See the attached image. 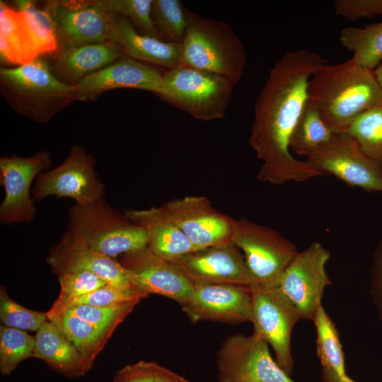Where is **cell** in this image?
<instances>
[{"mask_svg": "<svg viewBox=\"0 0 382 382\" xmlns=\"http://www.w3.org/2000/svg\"><path fill=\"white\" fill-rule=\"evenodd\" d=\"M325 64L318 53L301 49L284 53L270 71L256 99L248 139L262 161L258 180L281 185L324 176L295 158L289 142L308 100L310 79Z\"/></svg>", "mask_w": 382, "mask_h": 382, "instance_id": "cell-1", "label": "cell"}, {"mask_svg": "<svg viewBox=\"0 0 382 382\" xmlns=\"http://www.w3.org/2000/svg\"><path fill=\"white\" fill-rule=\"evenodd\" d=\"M308 100L327 125L341 134L360 114L382 105V88L372 70L351 58L320 66L310 79Z\"/></svg>", "mask_w": 382, "mask_h": 382, "instance_id": "cell-2", "label": "cell"}, {"mask_svg": "<svg viewBox=\"0 0 382 382\" xmlns=\"http://www.w3.org/2000/svg\"><path fill=\"white\" fill-rule=\"evenodd\" d=\"M1 93L19 114L46 123L76 100L74 86L59 80L42 56L14 67L1 66Z\"/></svg>", "mask_w": 382, "mask_h": 382, "instance_id": "cell-3", "label": "cell"}, {"mask_svg": "<svg viewBox=\"0 0 382 382\" xmlns=\"http://www.w3.org/2000/svg\"><path fill=\"white\" fill-rule=\"evenodd\" d=\"M187 25L180 66L219 76L235 86L246 63L244 45L227 23L206 18L185 8Z\"/></svg>", "mask_w": 382, "mask_h": 382, "instance_id": "cell-4", "label": "cell"}, {"mask_svg": "<svg viewBox=\"0 0 382 382\" xmlns=\"http://www.w3.org/2000/svg\"><path fill=\"white\" fill-rule=\"evenodd\" d=\"M68 229L96 251L112 258L147 246L146 229L111 207L105 198L71 207Z\"/></svg>", "mask_w": 382, "mask_h": 382, "instance_id": "cell-5", "label": "cell"}, {"mask_svg": "<svg viewBox=\"0 0 382 382\" xmlns=\"http://www.w3.org/2000/svg\"><path fill=\"white\" fill-rule=\"evenodd\" d=\"M233 87L214 74L180 66L163 72L159 97L195 119L209 121L225 116Z\"/></svg>", "mask_w": 382, "mask_h": 382, "instance_id": "cell-6", "label": "cell"}, {"mask_svg": "<svg viewBox=\"0 0 382 382\" xmlns=\"http://www.w3.org/2000/svg\"><path fill=\"white\" fill-rule=\"evenodd\" d=\"M231 242L243 251L253 285L265 288L279 286L297 253L294 243L276 230L243 216L235 219Z\"/></svg>", "mask_w": 382, "mask_h": 382, "instance_id": "cell-7", "label": "cell"}, {"mask_svg": "<svg viewBox=\"0 0 382 382\" xmlns=\"http://www.w3.org/2000/svg\"><path fill=\"white\" fill-rule=\"evenodd\" d=\"M250 287L253 333L271 345L279 366L290 376L294 369L291 336L301 316L291 299L277 287Z\"/></svg>", "mask_w": 382, "mask_h": 382, "instance_id": "cell-8", "label": "cell"}, {"mask_svg": "<svg viewBox=\"0 0 382 382\" xmlns=\"http://www.w3.org/2000/svg\"><path fill=\"white\" fill-rule=\"evenodd\" d=\"M96 159L79 145L71 146L66 159L58 166L36 178L32 195L38 202L47 197H69L86 205L104 198L105 185L95 170Z\"/></svg>", "mask_w": 382, "mask_h": 382, "instance_id": "cell-9", "label": "cell"}, {"mask_svg": "<svg viewBox=\"0 0 382 382\" xmlns=\"http://www.w3.org/2000/svg\"><path fill=\"white\" fill-rule=\"evenodd\" d=\"M216 365L219 382H294L272 359L268 344L253 332L226 338Z\"/></svg>", "mask_w": 382, "mask_h": 382, "instance_id": "cell-10", "label": "cell"}, {"mask_svg": "<svg viewBox=\"0 0 382 382\" xmlns=\"http://www.w3.org/2000/svg\"><path fill=\"white\" fill-rule=\"evenodd\" d=\"M305 161L323 175H332L350 187L382 193V168L347 134H335Z\"/></svg>", "mask_w": 382, "mask_h": 382, "instance_id": "cell-11", "label": "cell"}, {"mask_svg": "<svg viewBox=\"0 0 382 382\" xmlns=\"http://www.w3.org/2000/svg\"><path fill=\"white\" fill-rule=\"evenodd\" d=\"M44 8L52 19L58 50L110 41L115 15L95 0L48 1Z\"/></svg>", "mask_w": 382, "mask_h": 382, "instance_id": "cell-12", "label": "cell"}, {"mask_svg": "<svg viewBox=\"0 0 382 382\" xmlns=\"http://www.w3.org/2000/svg\"><path fill=\"white\" fill-rule=\"evenodd\" d=\"M330 257L328 249L313 242L296 253L281 277L279 287L296 306L302 319L312 320L322 304L324 289L331 283L325 271Z\"/></svg>", "mask_w": 382, "mask_h": 382, "instance_id": "cell-13", "label": "cell"}, {"mask_svg": "<svg viewBox=\"0 0 382 382\" xmlns=\"http://www.w3.org/2000/svg\"><path fill=\"white\" fill-rule=\"evenodd\" d=\"M52 163L48 151H41L29 157L3 156L0 158V180L5 197L0 206L3 225L31 221L36 212L30 195L34 179Z\"/></svg>", "mask_w": 382, "mask_h": 382, "instance_id": "cell-14", "label": "cell"}, {"mask_svg": "<svg viewBox=\"0 0 382 382\" xmlns=\"http://www.w3.org/2000/svg\"><path fill=\"white\" fill-rule=\"evenodd\" d=\"M160 208L198 250L231 243L235 219L214 208L204 196L174 199Z\"/></svg>", "mask_w": 382, "mask_h": 382, "instance_id": "cell-15", "label": "cell"}, {"mask_svg": "<svg viewBox=\"0 0 382 382\" xmlns=\"http://www.w3.org/2000/svg\"><path fill=\"white\" fill-rule=\"evenodd\" d=\"M190 296L180 303L192 323L209 320L232 324L252 321L250 286L232 284H193Z\"/></svg>", "mask_w": 382, "mask_h": 382, "instance_id": "cell-16", "label": "cell"}, {"mask_svg": "<svg viewBox=\"0 0 382 382\" xmlns=\"http://www.w3.org/2000/svg\"><path fill=\"white\" fill-rule=\"evenodd\" d=\"M119 261L130 283L149 296L158 294L179 304L191 295L193 283L176 267L154 255L147 246L122 255Z\"/></svg>", "mask_w": 382, "mask_h": 382, "instance_id": "cell-17", "label": "cell"}, {"mask_svg": "<svg viewBox=\"0 0 382 382\" xmlns=\"http://www.w3.org/2000/svg\"><path fill=\"white\" fill-rule=\"evenodd\" d=\"M170 263L193 284H253L243 255L231 242L196 250Z\"/></svg>", "mask_w": 382, "mask_h": 382, "instance_id": "cell-18", "label": "cell"}, {"mask_svg": "<svg viewBox=\"0 0 382 382\" xmlns=\"http://www.w3.org/2000/svg\"><path fill=\"white\" fill-rule=\"evenodd\" d=\"M123 88L147 91L160 96L163 91V73L123 56L74 85L76 100L82 102L94 100L105 91Z\"/></svg>", "mask_w": 382, "mask_h": 382, "instance_id": "cell-19", "label": "cell"}, {"mask_svg": "<svg viewBox=\"0 0 382 382\" xmlns=\"http://www.w3.org/2000/svg\"><path fill=\"white\" fill-rule=\"evenodd\" d=\"M47 262L57 276L74 270H87L113 286L136 289L117 260L96 251L69 229L50 250Z\"/></svg>", "mask_w": 382, "mask_h": 382, "instance_id": "cell-20", "label": "cell"}, {"mask_svg": "<svg viewBox=\"0 0 382 382\" xmlns=\"http://www.w3.org/2000/svg\"><path fill=\"white\" fill-rule=\"evenodd\" d=\"M110 42L126 57L160 66L174 69L180 66L182 44L166 42L138 32L125 17H114Z\"/></svg>", "mask_w": 382, "mask_h": 382, "instance_id": "cell-21", "label": "cell"}, {"mask_svg": "<svg viewBox=\"0 0 382 382\" xmlns=\"http://www.w3.org/2000/svg\"><path fill=\"white\" fill-rule=\"evenodd\" d=\"M124 214L131 221L146 229L147 247L166 261L171 262L199 250L160 207L147 209H129Z\"/></svg>", "mask_w": 382, "mask_h": 382, "instance_id": "cell-22", "label": "cell"}, {"mask_svg": "<svg viewBox=\"0 0 382 382\" xmlns=\"http://www.w3.org/2000/svg\"><path fill=\"white\" fill-rule=\"evenodd\" d=\"M123 56L119 47L110 41L91 43L58 50L50 67L59 80L74 86Z\"/></svg>", "mask_w": 382, "mask_h": 382, "instance_id": "cell-23", "label": "cell"}, {"mask_svg": "<svg viewBox=\"0 0 382 382\" xmlns=\"http://www.w3.org/2000/svg\"><path fill=\"white\" fill-rule=\"evenodd\" d=\"M33 357L69 377H81L91 369L66 336L47 320L37 331Z\"/></svg>", "mask_w": 382, "mask_h": 382, "instance_id": "cell-24", "label": "cell"}, {"mask_svg": "<svg viewBox=\"0 0 382 382\" xmlns=\"http://www.w3.org/2000/svg\"><path fill=\"white\" fill-rule=\"evenodd\" d=\"M47 313L48 320L66 336L92 369L96 357L112 334L83 320L63 306L54 303Z\"/></svg>", "mask_w": 382, "mask_h": 382, "instance_id": "cell-25", "label": "cell"}, {"mask_svg": "<svg viewBox=\"0 0 382 382\" xmlns=\"http://www.w3.org/2000/svg\"><path fill=\"white\" fill-rule=\"evenodd\" d=\"M0 55L1 62L16 66L38 56L22 13L0 1Z\"/></svg>", "mask_w": 382, "mask_h": 382, "instance_id": "cell-26", "label": "cell"}, {"mask_svg": "<svg viewBox=\"0 0 382 382\" xmlns=\"http://www.w3.org/2000/svg\"><path fill=\"white\" fill-rule=\"evenodd\" d=\"M340 41L347 50L353 52L352 59L370 70L375 69L382 60V22L363 28H343Z\"/></svg>", "mask_w": 382, "mask_h": 382, "instance_id": "cell-27", "label": "cell"}, {"mask_svg": "<svg viewBox=\"0 0 382 382\" xmlns=\"http://www.w3.org/2000/svg\"><path fill=\"white\" fill-rule=\"evenodd\" d=\"M312 320L316 330V352L322 369L332 371L340 377L347 376L339 332L322 304Z\"/></svg>", "mask_w": 382, "mask_h": 382, "instance_id": "cell-28", "label": "cell"}, {"mask_svg": "<svg viewBox=\"0 0 382 382\" xmlns=\"http://www.w3.org/2000/svg\"><path fill=\"white\" fill-rule=\"evenodd\" d=\"M335 134L324 122L318 110L308 100L291 137L290 150L307 157L330 141Z\"/></svg>", "mask_w": 382, "mask_h": 382, "instance_id": "cell-29", "label": "cell"}, {"mask_svg": "<svg viewBox=\"0 0 382 382\" xmlns=\"http://www.w3.org/2000/svg\"><path fill=\"white\" fill-rule=\"evenodd\" d=\"M382 168V105L357 116L344 132Z\"/></svg>", "mask_w": 382, "mask_h": 382, "instance_id": "cell-30", "label": "cell"}, {"mask_svg": "<svg viewBox=\"0 0 382 382\" xmlns=\"http://www.w3.org/2000/svg\"><path fill=\"white\" fill-rule=\"evenodd\" d=\"M15 4L16 10L23 16L37 56L56 53L59 48L58 42L52 19L47 11L37 7L33 1L18 0L15 1Z\"/></svg>", "mask_w": 382, "mask_h": 382, "instance_id": "cell-31", "label": "cell"}, {"mask_svg": "<svg viewBox=\"0 0 382 382\" xmlns=\"http://www.w3.org/2000/svg\"><path fill=\"white\" fill-rule=\"evenodd\" d=\"M151 18L161 40L183 43L187 21L180 1L153 0Z\"/></svg>", "mask_w": 382, "mask_h": 382, "instance_id": "cell-32", "label": "cell"}, {"mask_svg": "<svg viewBox=\"0 0 382 382\" xmlns=\"http://www.w3.org/2000/svg\"><path fill=\"white\" fill-rule=\"evenodd\" d=\"M35 337L25 330L0 326V371L9 375L23 360L33 357Z\"/></svg>", "mask_w": 382, "mask_h": 382, "instance_id": "cell-33", "label": "cell"}, {"mask_svg": "<svg viewBox=\"0 0 382 382\" xmlns=\"http://www.w3.org/2000/svg\"><path fill=\"white\" fill-rule=\"evenodd\" d=\"M103 11L120 15L134 23L139 33L161 40L151 18L153 0H96Z\"/></svg>", "mask_w": 382, "mask_h": 382, "instance_id": "cell-34", "label": "cell"}, {"mask_svg": "<svg viewBox=\"0 0 382 382\" xmlns=\"http://www.w3.org/2000/svg\"><path fill=\"white\" fill-rule=\"evenodd\" d=\"M138 303L132 302L112 306H93L86 304L63 306L83 320L112 335L117 325Z\"/></svg>", "mask_w": 382, "mask_h": 382, "instance_id": "cell-35", "label": "cell"}, {"mask_svg": "<svg viewBox=\"0 0 382 382\" xmlns=\"http://www.w3.org/2000/svg\"><path fill=\"white\" fill-rule=\"evenodd\" d=\"M0 320L3 325L37 331L48 320L47 313L28 309L13 301L3 286L0 289Z\"/></svg>", "mask_w": 382, "mask_h": 382, "instance_id": "cell-36", "label": "cell"}, {"mask_svg": "<svg viewBox=\"0 0 382 382\" xmlns=\"http://www.w3.org/2000/svg\"><path fill=\"white\" fill-rule=\"evenodd\" d=\"M146 297L147 296L137 289H123L107 284L92 292L74 298L60 305L67 306L86 304L93 306H112L132 302L139 303L141 299Z\"/></svg>", "mask_w": 382, "mask_h": 382, "instance_id": "cell-37", "label": "cell"}, {"mask_svg": "<svg viewBox=\"0 0 382 382\" xmlns=\"http://www.w3.org/2000/svg\"><path fill=\"white\" fill-rule=\"evenodd\" d=\"M60 292L54 303L64 304L70 300L86 295L108 284L92 272L74 270L57 276Z\"/></svg>", "mask_w": 382, "mask_h": 382, "instance_id": "cell-38", "label": "cell"}, {"mask_svg": "<svg viewBox=\"0 0 382 382\" xmlns=\"http://www.w3.org/2000/svg\"><path fill=\"white\" fill-rule=\"evenodd\" d=\"M334 6L336 14L351 21L382 16V0H335Z\"/></svg>", "mask_w": 382, "mask_h": 382, "instance_id": "cell-39", "label": "cell"}, {"mask_svg": "<svg viewBox=\"0 0 382 382\" xmlns=\"http://www.w3.org/2000/svg\"><path fill=\"white\" fill-rule=\"evenodd\" d=\"M158 366L145 361L127 365L116 373L113 382H155Z\"/></svg>", "mask_w": 382, "mask_h": 382, "instance_id": "cell-40", "label": "cell"}, {"mask_svg": "<svg viewBox=\"0 0 382 382\" xmlns=\"http://www.w3.org/2000/svg\"><path fill=\"white\" fill-rule=\"evenodd\" d=\"M371 274V296L382 321V234L374 252Z\"/></svg>", "mask_w": 382, "mask_h": 382, "instance_id": "cell-41", "label": "cell"}, {"mask_svg": "<svg viewBox=\"0 0 382 382\" xmlns=\"http://www.w3.org/2000/svg\"><path fill=\"white\" fill-rule=\"evenodd\" d=\"M155 382H189L187 379L178 374L166 369L161 365L158 366Z\"/></svg>", "mask_w": 382, "mask_h": 382, "instance_id": "cell-42", "label": "cell"}, {"mask_svg": "<svg viewBox=\"0 0 382 382\" xmlns=\"http://www.w3.org/2000/svg\"><path fill=\"white\" fill-rule=\"evenodd\" d=\"M322 381L323 382H354L348 376L340 377L332 371L322 369Z\"/></svg>", "mask_w": 382, "mask_h": 382, "instance_id": "cell-43", "label": "cell"}, {"mask_svg": "<svg viewBox=\"0 0 382 382\" xmlns=\"http://www.w3.org/2000/svg\"><path fill=\"white\" fill-rule=\"evenodd\" d=\"M375 77L382 88V63H381L374 71Z\"/></svg>", "mask_w": 382, "mask_h": 382, "instance_id": "cell-44", "label": "cell"}]
</instances>
